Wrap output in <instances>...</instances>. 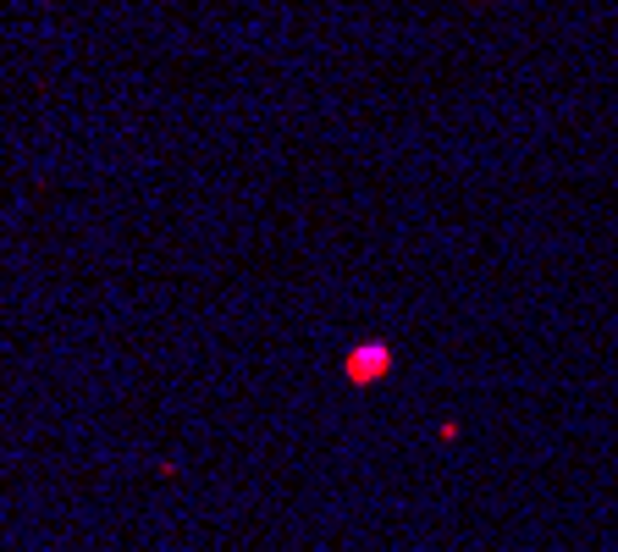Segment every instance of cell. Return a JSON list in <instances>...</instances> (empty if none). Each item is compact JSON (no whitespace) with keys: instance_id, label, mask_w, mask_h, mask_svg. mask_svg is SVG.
<instances>
[{"instance_id":"6da1fadb","label":"cell","mask_w":618,"mask_h":552,"mask_svg":"<svg viewBox=\"0 0 618 552\" xmlns=\"http://www.w3.org/2000/svg\"><path fill=\"white\" fill-rule=\"evenodd\" d=\"M348 381H376V376H387L392 370V348L387 343H359V348H348Z\"/></svg>"}]
</instances>
